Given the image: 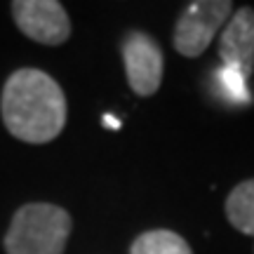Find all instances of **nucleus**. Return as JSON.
Segmentation results:
<instances>
[{"mask_svg":"<svg viewBox=\"0 0 254 254\" xmlns=\"http://www.w3.org/2000/svg\"><path fill=\"white\" fill-rule=\"evenodd\" d=\"M12 17L26 38L40 45H62L71 36V21L57 0H14Z\"/></svg>","mask_w":254,"mask_h":254,"instance_id":"4","label":"nucleus"},{"mask_svg":"<svg viewBox=\"0 0 254 254\" xmlns=\"http://www.w3.org/2000/svg\"><path fill=\"white\" fill-rule=\"evenodd\" d=\"M71 214L52 202H28L14 212L5 233L7 254H64L71 236Z\"/></svg>","mask_w":254,"mask_h":254,"instance_id":"2","label":"nucleus"},{"mask_svg":"<svg viewBox=\"0 0 254 254\" xmlns=\"http://www.w3.org/2000/svg\"><path fill=\"white\" fill-rule=\"evenodd\" d=\"M106 125L109 127H120V123L116 118H109V116H106Z\"/></svg>","mask_w":254,"mask_h":254,"instance_id":"10","label":"nucleus"},{"mask_svg":"<svg viewBox=\"0 0 254 254\" xmlns=\"http://www.w3.org/2000/svg\"><path fill=\"white\" fill-rule=\"evenodd\" d=\"M0 113L7 132L26 144H47L66 125V97L50 73L19 68L5 80Z\"/></svg>","mask_w":254,"mask_h":254,"instance_id":"1","label":"nucleus"},{"mask_svg":"<svg viewBox=\"0 0 254 254\" xmlns=\"http://www.w3.org/2000/svg\"><path fill=\"white\" fill-rule=\"evenodd\" d=\"M219 57L224 66L238 71L243 78L254 73V9L240 7L236 9L224 33L219 38Z\"/></svg>","mask_w":254,"mask_h":254,"instance_id":"6","label":"nucleus"},{"mask_svg":"<svg viewBox=\"0 0 254 254\" xmlns=\"http://www.w3.org/2000/svg\"><path fill=\"white\" fill-rule=\"evenodd\" d=\"M233 5L228 0H198L190 2L182 12L174 26V50L182 57H200L209 47L212 38L228 19H231Z\"/></svg>","mask_w":254,"mask_h":254,"instance_id":"3","label":"nucleus"},{"mask_svg":"<svg viewBox=\"0 0 254 254\" xmlns=\"http://www.w3.org/2000/svg\"><path fill=\"white\" fill-rule=\"evenodd\" d=\"M214 80H217V85L224 90L226 99L238 101V104H247V101L252 99V94H250L247 87H245L247 78H243V75H240L238 71H233V68L224 66L221 71L214 73Z\"/></svg>","mask_w":254,"mask_h":254,"instance_id":"9","label":"nucleus"},{"mask_svg":"<svg viewBox=\"0 0 254 254\" xmlns=\"http://www.w3.org/2000/svg\"><path fill=\"white\" fill-rule=\"evenodd\" d=\"M123 62L127 82L134 94L151 97L160 90L163 82V50L144 31H129L123 38Z\"/></svg>","mask_w":254,"mask_h":254,"instance_id":"5","label":"nucleus"},{"mask_svg":"<svg viewBox=\"0 0 254 254\" xmlns=\"http://www.w3.org/2000/svg\"><path fill=\"white\" fill-rule=\"evenodd\" d=\"M226 219L236 231L245 236H254V179L240 182L228 193Z\"/></svg>","mask_w":254,"mask_h":254,"instance_id":"7","label":"nucleus"},{"mask_svg":"<svg viewBox=\"0 0 254 254\" xmlns=\"http://www.w3.org/2000/svg\"><path fill=\"white\" fill-rule=\"evenodd\" d=\"M129 254H193V252H190L189 243L182 236H177L174 231L158 228V231H146V233L136 238L132 247H129Z\"/></svg>","mask_w":254,"mask_h":254,"instance_id":"8","label":"nucleus"}]
</instances>
